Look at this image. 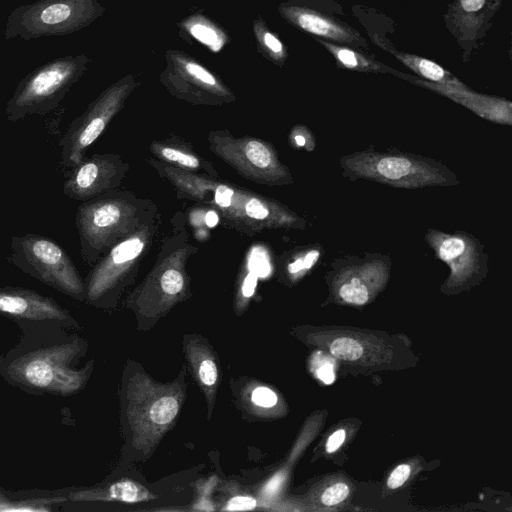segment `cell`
Here are the masks:
<instances>
[{"label": "cell", "instance_id": "obj_5", "mask_svg": "<svg viewBox=\"0 0 512 512\" xmlns=\"http://www.w3.org/2000/svg\"><path fill=\"white\" fill-rule=\"evenodd\" d=\"M209 149L227 165L249 181L268 186H284L294 182L289 168L280 161L274 146L263 139L235 137L228 130H212L208 134Z\"/></svg>", "mask_w": 512, "mask_h": 512}, {"label": "cell", "instance_id": "obj_20", "mask_svg": "<svg viewBox=\"0 0 512 512\" xmlns=\"http://www.w3.org/2000/svg\"><path fill=\"white\" fill-rule=\"evenodd\" d=\"M323 254L324 249L320 244H309L281 254L276 264L281 275L295 282L310 272Z\"/></svg>", "mask_w": 512, "mask_h": 512}, {"label": "cell", "instance_id": "obj_27", "mask_svg": "<svg viewBox=\"0 0 512 512\" xmlns=\"http://www.w3.org/2000/svg\"><path fill=\"white\" fill-rule=\"evenodd\" d=\"M197 375L204 386L208 388L215 386L218 380V369L214 360L210 357L202 358L197 366Z\"/></svg>", "mask_w": 512, "mask_h": 512}, {"label": "cell", "instance_id": "obj_8", "mask_svg": "<svg viewBox=\"0 0 512 512\" xmlns=\"http://www.w3.org/2000/svg\"><path fill=\"white\" fill-rule=\"evenodd\" d=\"M79 75V68L67 59L48 64L30 74L7 102V119L16 122L53 110Z\"/></svg>", "mask_w": 512, "mask_h": 512}, {"label": "cell", "instance_id": "obj_23", "mask_svg": "<svg viewBox=\"0 0 512 512\" xmlns=\"http://www.w3.org/2000/svg\"><path fill=\"white\" fill-rule=\"evenodd\" d=\"M109 497L126 503H136L150 499L149 491L134 481H120L110 486Z\"/></svg>", "mask_w": 512, "mask_h": 512}, {"label": "cell", "instance_id": "obj_6", "mask_svg": "<svg viewBox=\"0 0 512 512\" xmlns=\"http://www.w3.org/2000/svg\"><path fill=\"white\" fill-rule=\"evenodd\" d=\"M161 216L140 227L111 247L92 267L87 276L86 293L98 301L119 293L137 276L140 264L158 233Z\"/></svg>", "mask_w": 512, "mask_h": 512}, {"label": "cell", "instance_id": "obj_21", "mask_svg": "<svg viewBox=\"0 0 512 512\" xmlns=\"http://www.w3.org/2000/svg\"><path fill=\"white\" fill-rule=\"evenodd\" d=\"M320 44H322L335 58L338 65L350 69L353 71L359 72H389L397 75H401L396 73L397 71L382 65V63L374 60L373 58L366 56L358 51L350 49L346 46H340L338 44L331 43L327 40L316 39Z\"/></svg>", "mask_w": 512, "mask_h": 512}, {"label": "cell", "instance_id": "obj_25", "mask_svg": "<svg viewBox=\"0 0 512 512\" xmlns=\"http://www.w3.org/2000/svg\"><path fill=\"white\" fill-rule=\"evenodd\" d=\"M27 380L36 386L44 387L51 383L53 372L51 366L43 360L30 362L25 370Z\"/></svg>", "mask_w": 512, "mask_h": 512}, {"label": "cell", "instance_id": "obj_26", "mask_svg": "<svg viewBox=\"0 0 512 512\" xmlns=\"http://www.w3.org/2000/svg\"><path fill=\"white\" fill-rule=\"evenodd\" d=\"M190 33L215 51L222 46V39L219 33L210 25L195 23L190 27Z\"/></svg>", "mask_w": 512, "mask_h": 512}, {"label": "cell", "instance_id": "obj_2", "mask_svg": "<svg viewBox=\"0 0 512 512\" xmlns=\"http://www.w3.org/2000/svg\"><path fill=\"white\" fill-rule=\"evenodd\" d=\"M159 216L155 202L127 190L83 201L75 217L83 260L93 266L111 247Z\"/></svg>", "mask_w": 512, "mask_h": 512}, {"label": "cell", "instance_id": "obj_30", "mask_svg": "<svg viewBox=\"0 0 512 512\" xmlns=\"http://www.w3.org/2000/svg\"><path fill=\"white\" fill-rule=\"evenodd\" d=\"M349 488L344 483H336L328 487L322 494L321 501L326 506H333L342 502L348 495Z\"/></svg>", "mask_w": 512, "mask_h": 512}, {"label": "cell", "instance_id": "obj_29", "mask_svg": "<svg viewBox=\"0 0 512 512\" xmlns=\"http://www.w3.org/2000/svg\"><path fill=\"white\" fill-rule=\"evenodd\" d=\"M314 372L318 379L325 384H331L335 379L333 362L331 359L318 354L314 358Z\"/></svg>", "mask_w": 512, "mask_h": 512}, {"label": "cell", "instance_id": "obj_3", "mask_svg": "<svg viewBox=\"0 0 512 512\" xmlns=\"http://www.w3.org/2000/svg\"><path fill=\"white\" fill-rule=\"evenodd\" d=\"M340 168L351 181L370 180L395 188L452 187L460 183L442 162L399 150L378 151L368 147L343 156Z\"/></svg>", "mask_w": 512, "mask_h": 512}, {"label": "cell", "instance_id": "obj_10", "mask_svg": "<svg viewBox=\"0 0 512 512\" xmlns=\"http://www.w3.org/2000/svg\"><path fill=\"white\" fill-rule=\"evenodd\" d=\"M327 276L337 296L345 303L363 305L371 291L382 287L389 278L392 259L389 254L366 252L363 257L346 255L334 259Z\"/></svg>", "mask_w": 512, "mask_h": 512}, {"label": "cell", "instance_id": "obj_22", "mask_svg": "<svg viewBox=\"0 0 512 512\" xmlns=\"http://www.w3.org/2000/svg\"><path fill=\"white\" fill-rule=\"evenodd\" d=\"M37 19L44 26L63 24L74 14L73 6L68 0H50L37 10Z\"/></svg>", "mask_w": 512, "mask_h": 512}, {"label": "cell", "instance_id": "obj_16", "mask_svg": "<svg viewBox=\"0 0 512 512\" xmlns=\"http://www.w3.org/2000/svg\"><path fill=\"white\" fill-rule=\"evenodd\" d=\"M284 15L297 27L321 38L356 47L365 43L354 28L317 11L289 7L285 10Z\"/></svg>", "mask_w": 512, "mask_h": 512}, {"label": "cell", "instance_id": "obj_7", "mask_svg": "<svg viewBox=\"0 0 512 512\" xmlns=\"http://www.w3.org/2000/svg\"><path fill=\"white\" fill-rule=\"evenodd\" d=\"M9 261L22 271L74 297H83L85 286L67 252L54 240L34 233L13 236Z\"/></svg>", "mask_w": 512, "mask_h": 512}, {"label": "cell", "instance_id": "obj_34", "mask_svg": "<svg viewBox=\"0 0 512 512\" xmlns=\"http://www.w3.org/2000/svg\"><path fill=\"white\" fill-rule=\"evenodd\" d=\"M256 507V501L249 496H236L227 503V510H252Z\"/></svg>", "mask_w": 512, "mask_h": 512}, {"label": "cell", "instance_id": "obj_19", "mask_svg": "<svg viewBox=\"0 0 512 512\" xmlns=\"http://www.w3.org/2000/svg\"><path fill=\"white\" fill-rule=\"evenodd\" d=\"M372 38L375 43H377L383 49L387 50L419 76L430 80L435 84L453 86L457 88H467V86L463 84L458 78H456L453 74L445 70L437 63L417 55L399 52L378 35L373 36Z\"/></svg>", "mask_w": 512, "mask_h": 512}, {"label": "cell", "instance_id": "obj_35", "mask_svg": "<svg viewBox=\"0 0 512 512\" xmlns=\"http://www.w3.org/2000/svg\"><path fill=\"white\" fill-rule=\"evenodd\" d=\"M345 437L346 432L344 429L335 431L327 440L326 451L328 453L335 452L343 444Z\"/></svg>", "mask_w": 512, "mask_h": 512}, {"label": "cell", "instance_id": "obj_13", "mask_svg": "<svg viewBox=\"0 0 512 512\" xmlns=\"http://www.w3.org/2000/svg\"><path fill=\"white\" fill-rule=\"evenodd\" d=\"M140 401L129 406L135 439H156L175 419L180 409L178 394L171 387L145 382Z\"/></svg>", "mask_w": 512, "mask_h": 512}, {"label": "cell", "instance_id": "obj_14", "mask_svg": "<svg viewBox=\"0 0 512 512\" xmlns=\"http://www.w3.org/2000/svg\"><path fill=\"white\" fill-rule=\"evenodd\" d=\"M184 67L181 77L173 76L166 82L174 96L204 105H221L235 99L230 90L198 63L189 61Z\"/></svg>", "mask_w": 512, "mask_h": 512}, {"label": "cell", "instance_id": "obj_28", "mask_svg": "<svg viewBox=\"0 0 512 512\" xmlns=\"http://www.w3.org/2000/svg\"><path fill=\"white\" fill-rule=\"evenodd\" d=\"M290 143L297 149L312 151L315 147V139L305 126H295L289 136Z\"/></svg>", "mask_w": 512, "mask_h": 512}, {"label": "cell", "instance_id": "obj_11", "mask_svg": "<svg viewBox=\"0 0 512 512\" xmlns=\"http://www.w3.org/2000/svg\"><path fill=\"white\" fill-rule=\"evenodd\" d=\"M424 239L450 274L446 284L462 286L480 280L488 272L489 256L478 238L464 231L447 233L429 228Z\"/></svg>", "mask_w": 512, "mask_h": 512}, {"label": "cell", "instance_id": "obj_18", "mask_svg": "<svg viewBox=\"0 0 512 512\" xmlns=\"http://www.w3.org/2000/svg\"><path fill=\"white\" fill-rule=\"evenodd\" d=\"M450 99L464 105L479 116L500 124H511V102L505 99L477 94L467 88L444 86L427 81H417Z\"/></svg>", "mask_w": 512, "mask_h": 512}, {"label": "cell", "instance_id": "obj_32", "mask_svg": "<svg viewBox=\"0 0 512 512\" xmlns=\"http://www.w3.org/2000/svg\"><path fill=\"white\" fill-rule=\"evenodd\" d=\"M411 468L407 464L397 466L390 474L387 485L391 489L400 487L409 477Z\"/></svg>", "mask_w": 512, "mask_h": 512}, {"label": "cell", "instance_id": "obj_4", "mask_svg": "<svg viewBox=\"0 0 512 512\" xmlns=\"http://www.w3.org/2000/svg\"><path fill=\"white\" fill-rule=\"evenodd\" d=\"M173 226L150 272L128 298V306L140 315L160 316L188 295L187 264L198 249L190 242L182 214Z\"/></svg>", "mask_w": 512, "mask_h": 512}, {"label": "cell", "instance_id": "obj_9", "mask_svg": "<svg viewBox=\"0 0 512 512\" xmlns=\"http://www.w3.org/2000/svg\"><path fill=\"white\" fill-rule=\"evenodd\" d=\"M133 87L131 78L119 81L105 90L83 114L71 122L59 142L61 163L64 167L71 168L82 160L88 148L122 109Z\"/></svg>", "mask_w": 512, "mask_h": 512}, {"label": "cell", "instance_id": "obj_1", "mask_svg": "<svg viewBox=\"0 0 512 512\" xmlns=\"http://www.w3.org/2000/svg\"><path fill=\"white\" fill-rule=\"evenodd\" d=\"M147 162L170 183L178 198L212 207L236 231L252 236L267 229L306 228V220L286 205L224 182L219 178L187 172L153 157Z\"/></svg>", "mask_w": 512, "mask_h": 512}, {"label": "cell", "instance_id": "obj_31", "mask_svg": "<svg viewBox=\"0 0 512 512\" xmlns=\"http://www.w3.org/2000/svg\"><path fill=\"white\" fill-rule=\"evenodd\" d=\"M252 402L257 406L269 408L276 405L277 395L267 387H257L251 395Z\"/></svg>", "mask_w": 512, "mask_h": 512}, {"label": "cell", "instance_id": "obj_17", "mask_svg": "<svg viewBox=\"0 0 512 512\" xmlns=\"http://www.w3.org/2000/svg\"><path fill=\"white\" fill-rule=\"evenodd\" d=\"M148 149L153 158L162 163L187 172L219 178V174L212 163L202 158L183 139L172 136L154 140Z\"/></svg>", "mask_w": 512, "mask_h": 512}, {"label": "cell", "instance_id": "obj_33", "mask_svg": "<svg viewBox=\"0 0 512 512\" xmlns=\"http://www.w3.org/2000/svg\"><path fill=\"white\" fill-rule=\"evenodd\" d=\"M263 42L265 47L271 52V54L278 60H282L285 57V51L282 43L270 32H265L263 36Z\"/></svg>", "mask_w": 512, "mask_h": 512}, {"label": "cell", "instance_id": "obj_15", "mask_svg": "<svg viewBox=\"0 0 512 512\" xmlns=\"http://www.w3.org/2000/svg\"><path fill=\"white\" fill-rule=\"evenodd\" d=\"M500 3L501 0H455L446 15L447 26L457 40H475L481 37Z\"/></svg>", "mask_w": 512, "mask_h": 512}, {"label": "cell", "instance_id": "obj_12", "mask_svg": "<svg viewBox=\"0 0 512 512\" xmlns=\"http://www.w3.org/2000/svg\"><path fill=\"white\" fill-rule=\"evenodd\" d=\"M129 169L130 164L118 154L85 155L65 174L63 194L82 202L93 199L118 189Z\"/></svg>", "mask_w": 512, "mask_h": 512}, {"label": "cell", "instance_id": "obj_36", "mask_svg": "<svg viewBox=\"0 0 512 512\" xmlns=\"http://www.w3.org/2000/svg\"><path fill=\"white\" fill-rule=\"evenodd\" d=\"M256 285L255 278L251 275L247 276L244 280V284L242 287V293L244 296L249 297L253 294L254 288Z\"/></svg>", "mask_w": 512, "mask_h": 512}, {"label": "cell", "instance_id": "obj_24", "mask_svg": "<svg viewBox=\"0 0 512 512\" xmlns=\"http://www.w3.org/2000/svg\"><path fill=\"white\" fill-rule=\"evenodd\" d=\"M330 352L341 360L354 361L361 357L363 348L361 344L349 337H340L332 341Z\"/></svg>", "mask_w": 512, "mask_h": 512}]
</instances>
